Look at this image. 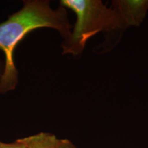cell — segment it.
<instances>
[{"instance_id":"obj_1","label":"cell","mask_w":148,"mask_h":148,"mask_svg":"<svg viewBox=\"0 0 148 148\" xmlns=\"http://www.w3.org/2000/svg\"><path fill=\"white\" fill-rule=\"evenodd\" d=\"M55 29L62 40L71 33L67 10L60 6L53 8L48 0H25L22 8L0 23V50L4 55V67L0 77V93L15 89L18 83V72L14 60L16 46L29 32L43 28Z\"/></svg>"},{"instance_id":"obj_2","label":"cell","mask_w":148,"mask_h":148,"mask_svg":"<svg viewBox=\"0 0 148 148\" xmlns=\"http://www.w3.org/2000/svg\"><path fill=\"white\" fill-rule=\"evenodd\" d=\"M60 5L73 11L76 17L69 37L62 40V54L80 56L88 40L100 32L103 33L104 39L96 47V51L109 52L126 30L117 14L101 0H61Z\"/></svg>"},{"instance_id":"obj_3","label":"cell","mask_w":148,"mask_h":148,"mask_svg":"<svg viewBox=\"0 0 148 148\" xmlns=\"http://www.w3.org/2000/svg\"><path fill=\"white\" fill-rule=\"evenodd\" d=\"M110 8L117 14L125 29L138 27L148 12V0H113Z\"/></svg>"},{"instance_id":"obj_4","label":"cell","mask_w":148,"mask_h":148,"mask_svg":"<svg viewBox=\"0 0 148 148\" xmlns=\"http://www.w3.org/2000/svg\"><path fill=\"white\" fill-rule=\"evenodd\" d=\"M18 140L26 148H58L60 139L50 133L40 132Z\"/></svg>"},{"instance_id":"obj_5","label":"cell","mask_w":148,"mask_h":148,"mask_svg":"<svg viewBox=\"0 0 148 148\" xmlns=\"http://www.w3.org/2000/svg\"><path fill=\"white\" fill-rule=\"evenodd\" d=\"M0 148H26L25 146L17 139L14 143H6L0 141Z\"/></svg>"},{"instance_id":"obj_6","label":"cell","mask_w":148,"mask_h":148,"mask_svg":"<svg viewBox=\"0 0 148 148\" xmlns=\"http://www.w3.org/2000/svg\"><path fill=\"white\" fill-rule=\"evenodd\" d=\"M58 148H79L68 139H60L59 140Z\"/></svg>"},{"instance_id":"obj_7","label":"cell","mask_w":148,"mask_h":148,"mask_svg":"<svg viewBox=\"0 0 148 148\" xmlns=\"http://www.w3.org/2000/svg\"><path fill=\"white\" fill-rule=\"evenodd\" d=\"M3 67H4V63L1 60H0V77H1V74L3 73Z\"/></svg>"}]
</instances>
